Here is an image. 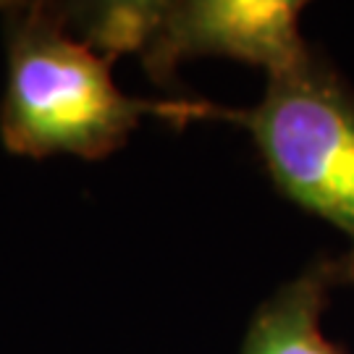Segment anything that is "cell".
Here are the masks:
<instances>
[{
  "label": "cell",
  "mask_w": 354,
  "mask_h": 354,
  "mask_svg": "<svg viewBox=\"0 0 354 354\" xmlns=\"http://www.w3.org/2000/svg\"><path fill=\"white\" fill-rule=\"evenodd\" d=\"M6 92L0 142L13 155H74L102 160L121 150L145 118L184 127L231 111L197 97H131L115 87L113 61L68 29L64 6L8 3L6 8Z\"/></svg>",
  "instance_id": "cell-1"
},
{
  "label": "cell",
  "mask_w": 354,
  "mask_h": 354,
  "mask_svg": "<svg viewBox=\"0 0 354 354\" xmlns=\"http://www.w3.org/2000/svg\"><path fill=\"white\" fill-rule=\"evenodd\" d=\"M228 121L252 134L281 194L349 239L342 260L354 283V89L315 53Z\"/></svg>",
  "instance_id": "cell-2"
},
{
  "label": "cell",
  "mask_w": 354,
  "mask_h": 354,
  "mask_svg": "<svg viewBox=\"0 0 354 354\" xmlns=\"http://www.w3.org/2000/svg\"><path fill=\"white\" fill-rule=\"evenodd\" d=\"M302 8L294 0H158L140 61L163 87L192 58H231L276 79L315 55L302 37Z\"/></svg>",
  "instance_id": "cell-3"
},
{
  "label": "cell",
  "mask_w": 354,
  "mask_h": 354,
  "mask_svg": "<svg viewBox=\"0 0 354 354\" xmlns=\"http://www.w3.org/2000/svg\"><path fill=\"white\" fill-rule=\"evenodd\" d=\"M349 283L344 260H317L257 307L241 354H344L323 333L330 289Z\"/></svg>",
  "instance_id": "cell-4"
}]
</instances>
